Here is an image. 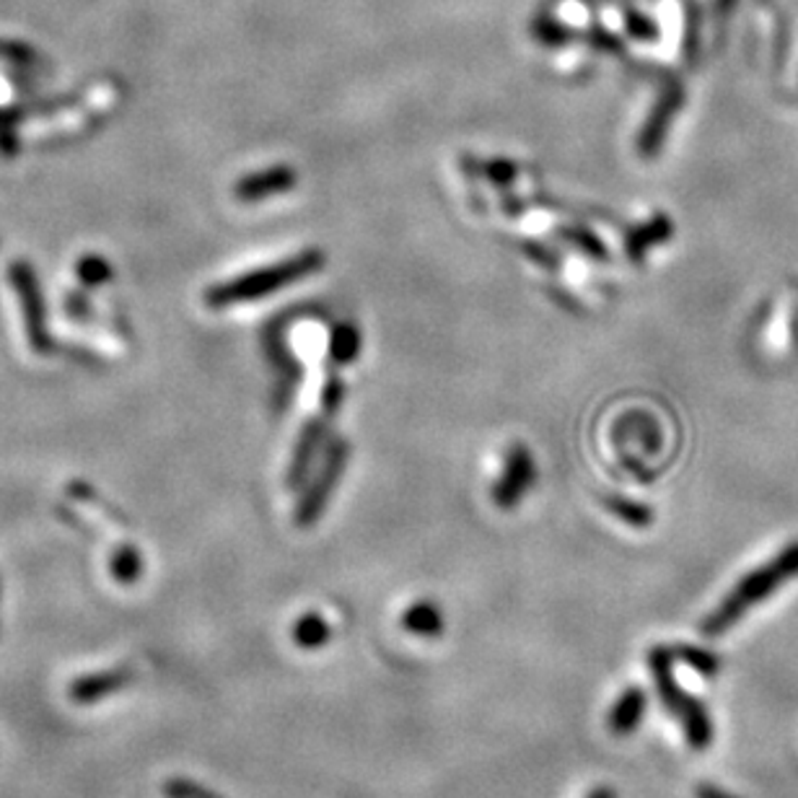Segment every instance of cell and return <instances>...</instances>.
Segmentation results:
<instances>
[{"instance_id": "obj_1", "label": "cell", "mask_w": 798, "mask_h": 798, "mask_svg": "<svg viewBox=\"0 0 798 798\" xmlns=\"http://www.w3.org/2000/svg\"><path fill=\"white\" fill-rule=\"evenodd\" d=\"M798 578V542L783 548L773 561H768L760 568L747 573L732 591L723 597V602L702 619L700 633L705 638H719L747 615L752 606L765 602L770 593L783 589L788 581Z\"/></svg>"}, {"instance_id": "obj_2", "label": "cell", "mask_w": 798, "mask_h": 798, "mask_svg": "<svg viewBox=\"0 0 798 798\" xmlns=\"http://www.w3.org/2000/svg\"><path fill=\"white\" fill-rule=\"evenodd\" d=\"M648 670H651L653 685H656L659 698L664 708L672 715L679 713L682 702H685L687 692H682L677 677H674V651L666 646H656L648 653Z\"/></svg>"}, {"instance_id": "obj_3", "label": "cell", "mask_w": 798, "mask_h": 798, "mask_svg": "<svg viewBox=\"0 0 798 798\" xmlns=\"http://www.w3.org/2000/svg\"><path fill=\"white\" fill-rule=\"evenodd\" d=\"M646 692L638 685H630L619 695L612 705L610 715H606V728L612 736H630L638 732V726L646 719Z\"/></svg>"}, {"instance_id": "obj_4", "label": "cell", "mask_w": 798, "mask_h": 798, "mask_svg": "<svg viewBox=\"0 0 798 798\" xmlns=\"http://www.w3.org/2000/svg\"><path fill=\"white\" fill-rule=\"evenodd\" d=\"M674 719H679L687 745H690L692 749L702 752V749H708L713 745V719H711V713L705 711V705L695 698V695H687L685 702H682L679 713L674 715Z\"/></svg>"}, {"instance_id": "obj_5", "label": "cell", "mask_w": 798, "mask_h": 798, "mask_svg": "<svg viewBox=\"0 0 798 798\" xmlns=\"http://www.w3.org/2000/svg\"><path fill=\"white\" fill-rule=\"evenodd\" d=\"M133 679V672L130 670H112V672H99V674H88V677H81L78 682H73L71 687V698L86 705V702H97L107 695H114L127 682Z\"/></svg>"}, {"instance_id": "obj_6", "label": "cell", "mask_w": 798, "mask_h": 798, "mask_svg": "<svg viewBox=\"0 0 798 798\" xmlns=\"http://www.w3.org/2000/svg\"><path fill=\"white\" fill-rule=\"evenodd\" d=\"M402 627H405L410 636L418 638H439L446 630V617H443V610L433 599H418L405 610L402 615Z\"/></svg>"}, {"instance_id": "obj_7", "label": "cell", "mask_w": 798, "mask_h": 798, "mask_svg": "<svg viewBox=\"0 0 798 798\" xmlns=\"http://www.w3.org/2000/svg\"><path fill=\"white\" fill-rule=\"evenodd\" d=\"M291 638L302 651H319V648L330 643L332 627L319 612H306V615H302L296 623H293Z\"/></svg>"}, {"instance_id": "obj_8", "label": "cell", "mask_w": 798, "mask_h": 798, "mask_svg": "<svg viewBox=\"0 0 798 798\" xmlns=\"http://www.w3.org/2000/svg\"><path fill=\"white\" fill-rule=\"evenodd\" d=\"M674 659H679L682 664L690 666L692 672L702 674V677H719L721 672V659L719 653H713L711 648H698V646H679L674 648Z\"/></svg>"}, {"instance_id": "obj_9", "label": "cell", "mask_w": 798, "mask_h": 798, "mask_svg": "<svg viewBox=\"0 0 798 798\" xmlns=\"http://www.w3.org/2000/svg\"><path fill=\"white\" fill-rule=\"evenodd\" d=\"M163 794H167L169 798H221L218 794H213V790L202 788L200 783L184 781V777H174V781H169L167 786H163Z\"/></svg>"}, {"instance_id": "obj_10", "label": "cell", "mask_w": 798, "mask_h": 798, "mask_svg": "<svg viewBox=\"0 0 798 798\" xmlns=\"http://www.w3.org/2000/svg\"><path fill=\"white\" fill-rule=\"evenodd\" d=\"M138 573H140V557L135 555L133 550H127L118 561V565H114V576H118L120 581L133 584L135 578H138Z\"/></svg>"}, {"instance_id": "obj_11", "label": "cell", "mask_w": 798, "mask_h": 798, "mask_svg": "<svg viewBox=\"0 0 798 798\" xmlns=\"http://www.w3.org/2000/svg\"><path fill=\"white\" fill-rule=\"evenodd\" d=\"M698 798H736V796L719 786H711V783H702V786H698Z\"/></svg>"}, {"instance_id": "obj_12", "label": "cell", "mask_w": 798, "mask_h": 798, "mask_svg": "<svg viewBox=\"0 0 798 798\" xmlns=\"http://www.w3.org/2000/svg\"><path fill=\"white\" fill-rule=\"evenodd\" d=\"M586 798H617V790L612 786H597Z\"/></svg>"}]
</instances>
